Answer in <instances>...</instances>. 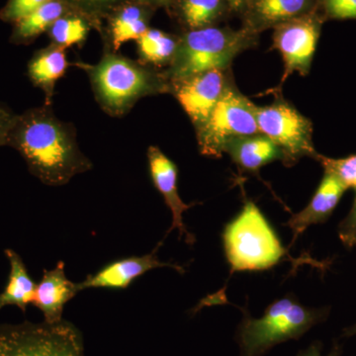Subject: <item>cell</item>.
I'll return each mask as SVG.
<instances>
[{"instance_id": "6da1fadb", "label": "cell", "mask_w": 356, "mask_h": 356, "mask_svg": "<svg viewBox=\"0 0 356 356\" xmlns=\"http://www.w3.org/2000/svg\"><path fill=\"white\" fill-rule=\"evenodd\" d=\"M7 146L15 149L31 175L49 186H63L93 168L79 146L76 128L58 119L51 105L18 114Z\"/></svg>"}, {"instance_id": "7a4b0ae2", "label": "cell", "mask_w": 356, "mask_h": 356, "mask_svg": "<svg viewBox=\"0 0 356 356\" xmlns=\"http://www.w3.org/2000/svg\"><path fill=\"white\" fill-rule=\"evenodd\" d=\"M86 72L100 108L111 117L129 113L136 103L147 96L170 93L165 72L105 48L96 64H72Z\"/></svg>"}, {"instance_id": "3957f363", "label": "cell", "mask_w": 356, "mask_h": 356, "mask_svg": "<svg viewBox=\"0 0 356 356\" xmlns=\"http://www.w3.org/2000/svg\"><path fill=\"white\" fill-rule=\"evenodd\" d=\"M325 317L324 309L302 305L292 294L273 302L261 318L245 313L236 332L240 356H264L277 344L299 339Z\"/></svg>"}, {"instance_id": "277c9868", "label": "cell", "mask_w": 356, "mask_h": 356, "mask_svg": "<svg viewBox=\"0 0 356 356\" xmlns=\"http://www.w3.org/2000/svg\"><path fill=\"white\" fill-rule=\"evenodd\" d=\"M252 40L248 29L234 31L208 26L189 30L178 38L177 53L163 72L172 83L210 70H225Z\"/></svg>"}, {"instance_id": "5b68a950", "label": "cell", "mask_w": 356, "mask_h": 356, "mask_svg": "<svg viewBox=\"0 0 356 356\" xmlns=\"http://www.w3.org/2000/svg\"><path fill=\"white\" fill-rule=\"evenodd\" d=\"M225 254L232 271L273 268L287 254L271 225L252 201H247L222 233Z\"/></svg>"}, {"instance_id": "8992f818", "label": "cell", "mask_w": 356, "mask_h": 356, "mask_svg": "<svg viewBox=\"0 0 356 356\" xmlns=\"http://www.w3.org/2000/svg\"><path fill=\"white\" fill-rule=\"evenodd\" d=\"M0 356H86L83 334L67 320L0 325Z\"/></svg>"}, {"instance_id": "52a82bcc", "label": "cell", "mask_w": 356, "mask_h": 356, "mask_svg": "<svg viewBox=\"0 0 356 356\" xmlns=\"http://www.w3.org/2000/svg\"><path fill=\"white\" fill-rule=\"evenodd\" d=\"M255 111L254 103L228 83L209 118L196 130L200 153L221 158L234 140L261 134Z\"/></svg>"}, {"instance_id": "ba28073f", "label": "cell", "mask_w": 356, "mask_h": 356, "mask_svg": "<svg viewBox=\"0 0 356 356\" xmlns=\"http://www.w3.org/2000/svg\"><path fill=\"white\" fill-rule=\"evenodd\" d=\"M255 115L259 132L280 147L287 165L303 156L317 158L311 121L289 103L275 102L268 106H257Z\"/></svg>"}, {"instance_id": "9c48e42d", "label": "cell", "mask_w": 356, "mask_h": 356, "mask_svg": "<svg viewBox=\"0 0 356 356\" xmlns=\"http://www.w3.org/2000/svg\"><path fill=\"white\" fill-rule=\"evenodd\" d=\"M320 22L306 14L275 26L274 47L284 62V81L290 74H308L320 37Z\"/></svg>"}, {"instance_id": "30bf717a", "label": "cell", "mask_w": 356, "mask_h": 356, "mask_svg": "<svg viewBox=\"0 0 356 356\" xmlns=\"http://www.w3.org/2000/svg\"><path fill=\"white\" fill-rule=\"evenodd\" d=\"M227 84L224 70H210L170 83V93L198 130L209 118Z\"/></svg>"}, {"instance_id": "8fae6325", "label": "cell", "mask_w": 356, "mask_h": 356, "mask_svg": "<svg viewBox=\"0 0 356 356\" xmlns=\"http://www.w3.org/2000/svg\"><path fill=\"white\" fill-rule=\"evenodd\" d=\"M161 243H159L158 247L149 254L140 257L134 255L109 262L95 273L89 274L86 280L77 283L79 291L90 288L125 290L130 287L134 281L146 274L147 271L161 267H170L177 273H184V267L172 262H163L159 259L156 254Z\"/></svg>"}, {"instance_id": "7c38bea8", "label": "cell", "mask_w": 356, "mask_h": 356, "mask_svg": "<svg viewBox=\"0 0 356 356\" xmlns=\"http://www.w3.org/2000/svg\"><path fill=\"white\" fill-rule=\"evenodd\" d=\"M147 156L149 175L154 187L163 196L166 206L172 212V227L168 234L173 229H177L180 238H184L188 245H193L196 238L185 227L184 214L185 211L191 209L195 203H185L178 193L177 165L159 147H149Z\"/></svg>"}, {"instance_id": "4fadbf2b", "label": "cell", "mask_w": 356, "mask_h": 356, "mask_svg": "<svg viewBox=\"0 0 356 356\" xmlns=\"http://www.w3.org/2000/svg\"><path fill=\"white\" fill-rule=\"evenodd\" d=\"M79 292V284L67 278L65 262L60 261L51 270L44 269L32 304L42 312L44 322L55 324L64 320L65 306Z\"/></svg>"}, {"instance_id": "5bb4252c", "label": "cell", "mask_w": 356, "mask_h": 356, "mask_svg": "<svg viewBox=\"0 0 356 356\" xmlns=\"http://www.w3.org/2000/svg\"><path fill=\"white\" fill-rule=\"evenodd\" d=\"M346 189L348 187L337 175L325 170L324 177L310 203L297 214L292 215L285 224L292 231L293 241L297 240L309 227L327 221Z\"/></svg>"}, {"instance_id": "9a60e30c", "label": "cell", "mask_w": 356, "mask_h": 356, "mask_svg": "<svg viewBox=\"0 0 356 356\" xmlns=\"http://www.w3.org/2000/svg\"><path fill=\"white\" fill-rule=\"evenodd\" d=\"M70 64L67 50L50 44L35 51L27 65V74L35 88L43 91L46 105L53 104L57 83L65 76Z\"/></svg>"}, {"instance_id": "2e32d148", "label": "cell", "mask_w": 356, "mask_h": 356, "mask_svg": "<svg viewBox=\"0 0 356 356\" xmlns=\"http://www.w3.org/2000/svg\"><path fill=\"white\" fill-rule=\"evenodd\" d=\"M146 4L136 0L124 3L112 11L109 21L108 44L105 48L119 51L124 44L137 41L149 29V11Z\"/></svg>"}, {"instance_id": "e0dca14e", "label": "cell", "mask_w": 356, "mask_h": 356, "mask_svg": "<svg viewBox=\"0 0 356 356\" xmlns=\"http://www.w3.org/2000/svg\"><path fill=\"white\" fill-rule=\"evenodd\" d=\"M225 153L231 156L241 170L250 173L259 172L262 166L274 161H283L280 147L262 134L234 140Z\"/></svg>"}, {"instance_id": "ac0fdd59", "label": "cell", "mask_w": 356, "mask_h": 356, "mask_svg": "<svg viewBox=\"0 0 356 356\" xmlns=\"http://www.w3.org/2000/svg\"><path fill=\"white\" fill-rule=\"evenodd\" d=\"M248 3L250 25L257 30L306 15L313 0H248Z\"/></svg>"}, {"instance_id": "d6986e66", "label": "cell", "mask_w": 356, "mask_h": 356, "mask_svg": "<svg viewBox=\"0 0 356 356\" xmlns=\"http://www.w3.org/2000/svg\"><path fill=\"white\" fill-rule=\"evenodd\" d=\"M70 11H76L65 0H49L24 18L16 22L11 33L14 44H29L40 35L48 32L51 25Z\"/></svg>"}, {"instance_id": "ffe728a7", "label": "cell", "mask_w": 356, "mask_h": 356, "mask_svg": "<svg viewBox=\"0 0 356 356\" xmlns=\"http://www.w3.org/2000/svg\"><path fill=\"white\" fill-rule=\"evenodd\" d=\"M6 254L10 264V273L6 288L0 293V310L3 307L16 306L26 312L27 307L33 303L37 284L17 252L8 248Z\"/></svg>"}, {"instance_id": "44dd1931", "label": "cell", "mask_w": 356, "mask_h": 356, "mask_svg": "<svg viewBox=\"0 0 356 356\" xmlns=\"http://www.w3.org/2000/svg\"><path fill=\"white\" fill-rule=\"evenodd\" d=\"M136 42L140 62L156 69L170 65L178 46L177 37L154 28H149Z\"/></svg>"}, {"instance_id": "7402d4cb", "label": "cell", "mask_w": 356, "mask_h": 356, "mask_svg": "<svg viewBox=\"0 0 356 356\" xmlns=\"http://www.w3.org/2000/svg\"><path fill=\"white\" fill-rule=\"evenodd\" d=\"M92 22L83 14L70 11L58 18L48 33L51 44L67 50L74 46H83L88 39Z\"/></svg>"}, {"instance_id": "603a6c76", "label": "cell", "mask_w": 356, "mask_h": 356, "mask_svg": "<svg viewBox=\"0 0 356 356\" xmlns=\"http://www.w3.org/2000/svg\"><path fill=\"white\" fill-rule=\"evenodd\" d=\"M222 0H181L180 11L191 30L208 27L222 13Z\"/></svg>"}, {"instance_id": "cb8c5ba5", "label": "cell", "mask_w": 356, "mask_h": 356, "mask_svg": "<svg viewBox=\"0 0 356 356\" xmlns=\"http://www.w3.org/2000/svg\"><path fill=\"white\" fill-rule=\"evenodd\" d=\"M316 159L325 170L337 175L348 188H356V154L343 159H330L318 154Z\"/></svg>"}, {"instance_id": "d4e9b609", "label": "cell", "mask_w": 356, "mask_h": 356, "mask_svg": "<svg viewBox=\"0 0 356 356\" xmlns=\"http://www.w3.org/2000/svg\"><path fill=\"white\" fill-rule=\"evenodd\" d=\"M77 13L83 14L91 22H95L99 16L111 13L124 0H65Z\"/></svg>"}, {"instance_id": "484cf974", "label": "cell", "mask_w": 356, "mask_h": 356, "mask_svg": "<svg viewBox=\"0 0 356 356\" xmlns=\"http://www.w3.org/2000/svg\"><path fill=\"white\" fill-rule=\"evenodd\" d=\"M47 1L49 0H8L0 10V19L15 24Z\"/></svg>"}, {"instance_id": "4316f807", "label": "cell", "mask_w": 356, "mask_h": 356, "mask_svg": "<svg viewBox=\"0 0 356 356\" xmlns=\"http://www.w3.org/2000/svg\"><path fill=\"white\" fill-rule=\"evenodd\" d=\"M325 6L334 19H356V0H325Z\"/></svg>"}, {"instance_id": "83f0119b", "label": "cell", "mask_w": 356, "mask_h": 356, "mask_svg": "<svg viewBox=\"0 0 356 356\" xmlns=\"http://www.w3.org/2000/svg\"><path fill=\"white\" fill-rule=\"evenodd\" d=\"M17 115L6 104L0 103V147L7 146L9 133L13 127Z\"/></svg>"}, {"instance_id": "f1b7e54d", "label": "cell", "mask_w": 356, "mask_h": 356, "mask_svg": "<svg viewBox=\"0 0 356 356\" xmlns=\"http://www.w3.org/2000/svg\"><path fill=\"white\" fill-rule=\"evenodd\" d=\"M356 234V188H355V200L353 203V209H351L348 216L341 222L339 226V236L341 241L346 243L348 247H351L353 236Z\"/></svg>"}, {"instance_id": "f546056e", "label": "cell", "mask_w": 356, "mask_h": 356, "mask_svg": "<svg viewBox=\"0 0 356 356\" xmlns=\"http://www.w3.org/2000/svg\"><path fill=\"white\" fill-rule=\"evenodd\" d=\"M297 356H339V348H334L329 355H324L322 353V348H321L320 343H315L311 344L305 350H300Z\"/></svg>"}, {"instance_id": "4dcf8cb0", "label": "cell", "mask_w": 356, "mask_h": 356, "mask_svg": "<svg viewBox=\"0 0 356 356\" xmlns=\"http://www.w3.org/2000/svg\"><path fill=\"white\" fill-rule=\"evenodd\" d=\"M146 6H168L170 0H137Z\"/></svg>"}, {"instance_id": "1f68e13d", "label": "cell", "mask_w": 356, "mask_h": 356, "mask_svg": "<svg viewBox=\"0 0 356 356\" xmlns=\"http://www.w3.org/2000/svg\"><path fill=\"white\" fill-rule=\"evenodd\" d=\"M226 1L232 8L238 10V9L243 8L245 3H248V0H226Z\"/></svg>"}, {"instance_id": "d6a6232c", "label": "cell", "mask_w": 356, "mask_h": 356, "mask_svg": "<svg viewBox=\"0 0 356 356\" xmlns=\"http://www.w3.org/2000/svg\"><path fill=\"white\" fill-rule=\"evenodd\" d=\"M343 336L344 337L356 336V324L351 325V327H348V329L344 330Z\"/></svg>"}, {"instance_id": "836d02e7", "label": "cell", "mask_w": 356, "mask_h": 356, "mask_svg": "<svg viewBox=\"0 0 356 356\" xmlns=\"http://www.w3.org/2000/svg\"><path fill=\"white\" fill-rule=\"evenodd\" d=\"M353 245H356V234L355 236H353V243H351V247H353Z\"/></svg>"}]
</instances>
